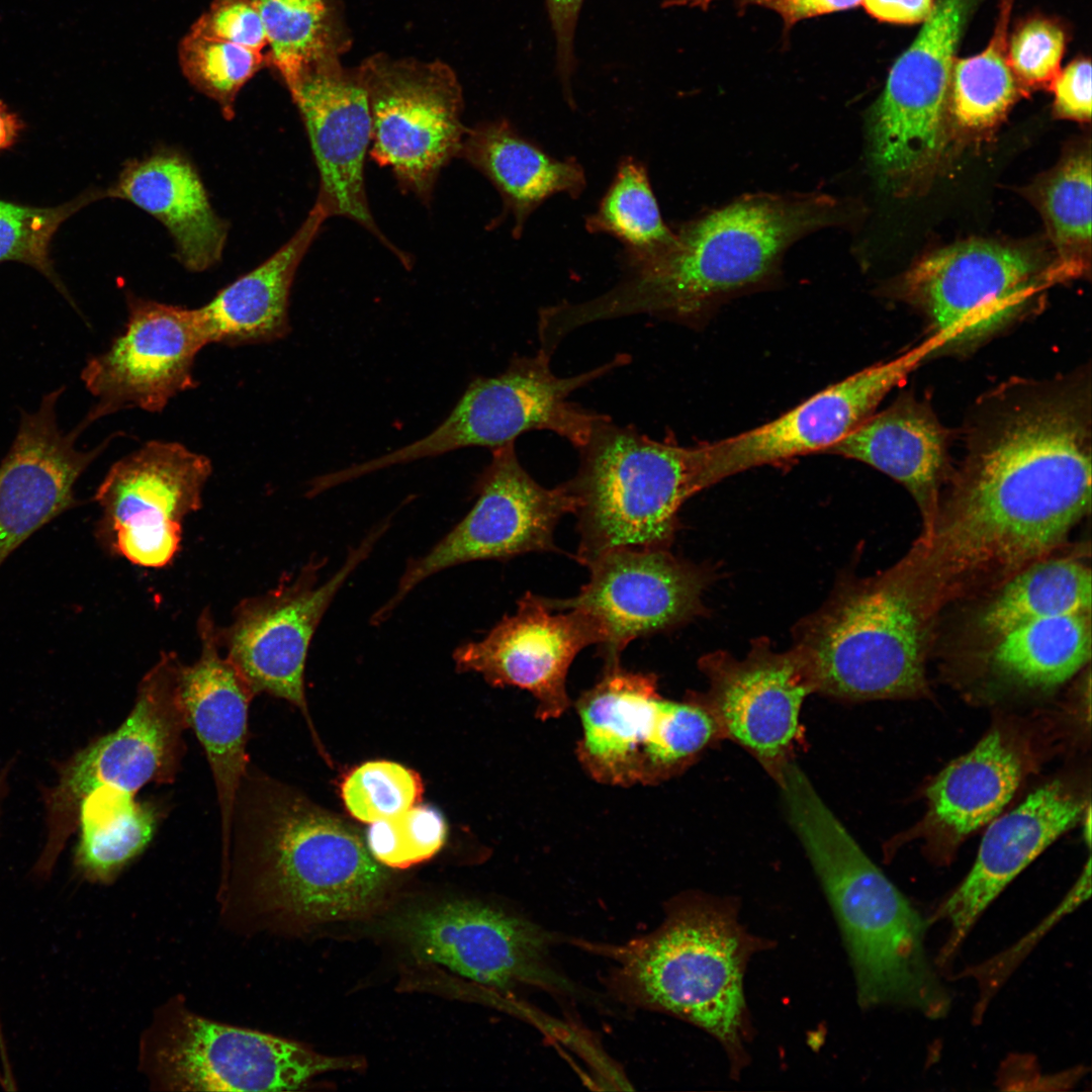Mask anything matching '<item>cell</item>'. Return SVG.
<instances>
[{"label": "cell", "mask_w": 1092, "mask_h": 1092, "mask_svg": "<svg viewBox=\"0 0 1092 1092\" xmlns=\"http://www.w3.org/2000/svg\"><path fill=\"white\" fill-rule=\"evenodd\" d=\"M850 213L848 201L824 193L742 196L681 224L655 256L624 264L610 290L563 302L560 322L569 332L636 314L695 323L721 300L771 278L792 244L842 226Z\"/></svg>", "instance_id": "cell-1"}, {"label": "cell", "mask_w": 1092, "mask_h": 1092, "mask_svg": "<svg viewBox=\"0 0 1092 1092\" xmlns=\"http://www.w3.org/2000/svg\"><path fill=\"white\" fill-rule=\"evenodd\" d=\"M221 868L233 897L306 926L368 914L387 885L384 870L351 828L251 765Z\"/></svg>", "instance_id": "cell-2"}, {"label": "cell", "mask_w": 1092, "mask_h": 1092, "mask_svg": "<svg viewBox=\"0 0 1092 1092\" xmlns=\"http://www.w3.org/2000/svg\"><path fill=\"white\" fill-rule=\"evenodd\" d=\"M777 783L841 932L858 1005L945 1017L951 997L926 953L928 919L866 854L795 761Z\"/></svg>", "instance_id": "cell-3"}, {"label": "cell", "mask_w": 1092, "mask_h": 1092, "mask_svg": "<svg viewBox=\"0 0 1092 1092\" xmlns=\"http://www.w3.org/2000/svg\"><path fill=\"white\" fill-rule=\"evenodd\" d=\"M762 947L739 922L734 901L689 893L670 902L655 930L614 948L611 983L625 1002L711 1034L738 1076L748 1061L750 1035L744 976Z\"/></svg>", "instance_id": "cell-4"}, {"label": "cell", "mask_w": 1092, "mask_h": 1092, "mask_svg": "<svg viewBox=\"0 0 1092 1092\" xmlns=\"http://www.w3.org/2000/svg\"><path fill=\"white\" fill-rule=\"evenodd\" d=\"M578 451V469L564 484L577 519L574 558L583 566L616 549H668L680 507L707 487L703 445L653 440L606 415Z\"/></svg>", "instance_id": "cell-5"}, {"label": "cell", "mask_w": 1092, "mask_h": 1092, "mask_svg": "<svg viewBox=\"0 0 1092 1092\" xmlns=\"http://www.w3.org/2000/svg\"><path fill=\"white\" fill-rule=\"evenodd\" d=\"M888 569L846 579L795 629L816 693L845 701L905 699L926 691L924 623Z\"/></svg>", "instance_id": "cell-6"}, {"label": "cell", "mask_w": 1092, "mask_h": 1092, "mask_svg": "<svg viewBox=\"0 0 1092 1092\" xmlns=\"http://www.w3.org/2000/svg\"><path fill=\"white\" fill-rule=\"evenodd\" d=\"M182 662L163 652L141 679L124 721L56 763L57 783L41 787L47 839L34 874L49 877L70 836L77 831L78 806L84 796L102 790L135 799L150 784H171L186 751L189 728L180 695Z\"/></svg>", "instance_id": "cell-7"}, {"label": "cell", "mask_w": 1092, "mask_h": 1092, "mask_svg": "<svg viewBox=\"0 0 1092 1092\" xmlns=\"http://www.w3.org/2000/svg\"><path fill=\"white\" fill-rule=\"evenodd\" d=\"M551 357L541 351L534 356H514L495 376L476 377L453 410L429 435L369 461L353 464L355 478L399 464L437 457L470 447L490 450L515 443L530 431H549L579 450L588 441L602 414L570 401L569 395L590 382L630 363L631 356L618 354L588 371L557 376Z\"/></svg>", "instance_id": "cell-8"}, {"label": "cell", "mask_w": 1092, "mask_h": 1092, "mask_svg": "<svg viewBox=\"0 0 1092 1092\" xmlns=\"http://www.w3.org/2000/svg\"><path fill=\"white\" fill-rule=\"evenodd\" d=\"M371 116L368 154L398 187L430 203L443 168L458 158L467 127L462 87L442 61L378 53L360 64Z\"/></svg>", "instance_id": "cell-9"}, {"label": "cell", "mask_w": 1092, "mask_h": 1092, "mask_svg": "<svg viewBox=\"0 0 1092 1092\" xmlns=\"http://www.w3.org/2000/svg\"><path fill=\"white\" fill-rule=\"evenodd\" d=\"M154 1084L187 1091H289L312 1078L359 1069L356 1058L330 1057L260 1031L176 1010L145 1040Z\"/></svg>", "instance_id": "cell-10"}, {"label": "cell", "mask_w": 1092, "mask_h": 1092, "mask_svg": "<svg viewBox=\"0 0 1092 1092\" xmlns=\"http://www.w3.org/2000/svg\"><path fill=\"white\" fill-rule=\"evenodd\" d=\"M473 489L471 510L426 554L410 561L394 594L372 615L373 625L387 620L418 584L449 567L556 550L554 530L572 514L573 498L564 483L539 484L522 466L515 443L491 450Z\"/></svg>", "instance_id": "cell-11"}, {"label": "cell", "mask_w": 1092, "mask_h": 1092, "mask_svg": "<svg viewBox=\"0 0 1092 1092\" xmlns=\"http://www.w3.org/2000/svg\"><path fill=\"white\" fill-rule=\"evenodd\" d=\"M389 525L386 520L375 527L325 582H318L324 560L312 559L292 578L242 600L231 624L217 628L224 656L255 696L285 700L308 717L304 669L312 637L339 589Z\"/></svg>", "instance_id": "cell-12"}, {"label": "cell", "mask_w": 1092, "mask_h": 1092, "mask_svg": "<svg viewBox=\"0 0 1092 1092\" xmlns=\"http://www.w3.org/2000/svg\"><path fill=\"white\" fill-rule=\"evenodd\" d=\"M211 472L210 459L183 444H144L113 463L95 492L102 510L98 541L134 565H169L180 550L183 521L201 508Z\"/></svg>", "instance_id": "cell-13"}, {"label": "cell", "mask_w": 1092, "mask_h": 1092, "mask_svg": "<svg viewBox=\"0 0 1092 1092\" xmlns=\"http://www.w3.org/2000/svg\"><path fill=\"white\" fill-rule=\"evenodd\" d=\"M1064 275L1028 254L988 243L958 244L917 263L903 291L948 346L979 342L1008 325L1048 284Z\"/></svg>", "instance_id": "cell-14"}, {"label": "cell", "mask_w": 1092, "mask_h": 1092, "mask_svg": "<svg viewBox=\"0 0 1092 1092\" xmlns=\"http://www.w3.org/2000/svg\"><path fill=\"white\" fill-rule=\"evenodd\" d=\"M414 953L500 990L533 986L561 995L577 988L549 962L556 937L519 915L474 900H452L400 921Z\"/></svg>", "instance_id": "cell-15"}, {"label": "cell", "mask_w": 1092, "mask_h": 1092, "mask_svg": "<svg viewBox=\"0 0 1092 1092\" xmlns=\"http://www.w3.org/2000/svg\"><path fill=\"white\" fill-rule=\"evenodd\" d=\"M970 0H936L890 70L869 123L871 162L884 178L915 173L936 157L956 48Z\"/></svg>", "instance_id": "cell-16"}, {"label": "cell", "mask_w": 1092, "mask_h": 1092, "mask_svg": "<svg viewBox=\"0 0 1092 1092\" xmlns=\"http://www.w3.org/2000/svg\"><path fill=\"white\" fill-rule=\"evenodd\" d=\"M126 301L123 332L81 372L97 398L84 417L90 424L124 408L161 413L173 397L196 387L195 359L209 344L197 308L134 295Z\"/></svg>", "instance_id": "cell-17"}, {"label": "cell", "mask_w": 1092, "mask_h": 1092, "mask_svg": "<svg viewBox=\"0 0 1092 1092\" xmlns=\"http://www.w3.org/2000/svg\"><path fill=\"white\" fill-rule=\"evenodd\" d=\"M945 346L937 334L903 355L864 368L778 419L703 444L707 487L750 468L824 452L862 424L928 355Z\"/></svg>", "instance_id": "cell-18"}, {"label": "cell", "mask_w": 1092, "mask_h": 1092, "mask_svg": "<svg viewBox=\"0 0 1092 1092\" xmlns=\"http://www.w3.org/2000/svg\"><path fill=\"white\" fill-rule=\"evenodd\" d=\"M585 567L589 578L576 596L546 600L553 610L576 609L595 621L604 665L620 663L633 640L670 630L702 612L706 573L668 549H616Z\"/></svg>", "instance_id": "cell-19"}, {"label": "cell", "mask_w": 1092, "mask_h": 1092, "mask_svg": "<svg viewBox=\"0 0 1092 1092\" xmlns=\"http://www.w3.org/2000/svg\"><path fill=\"white\" fill-rule=\"evenodd\" d=\"M709 681L697 696L714 715L721 736L750 752L776 779L800 735V712L816 693L812 670L793 648L777 652L767 639H756L743 659L723 651L699 661Z\"/></svg>", "instance_id": "cell-20"}, {"label": "cell", "mask_w": 1092, "mask_h": 1092, "mask_svg": "<svg viewBox=\"0 0 1092 1092\" xmlns=\"http://www.w3.org/2000/svg\"><path fill=\"white\" fill-rule=\"evenodd\" d=\"M303 121L318 175L315 202L328 218L357 222L404 264L410 259L381 233L371 213L365 185V159L371 143V116L360 65L340 59L305 67L286 87Z\"/></svg>", "instance_id": "cell-21"}, {"label": "cell", "mask_w": 1092, "mask_h": 1092, "mask_svg": "<svg viewBox=\"0 0 1092 1092\" xmlns=\"http://www.w3.org/2000/svg\"><path fill=\"white\" fill-rule=\"evenodd\" d=\"M601 632L583 612L553 610L546 598L526 593L516 612L478 641L453 652L456 669L476 672L492 687H517L537 701L536 717L556 719L570 706L566 678L575 656L599 645Z\"/></svg>", "instance_id": "cell-22"}, {"label": "cell", "mask_w": 1092, "mask_h": 1092, "mask_svg": "<svg viewBox=\"0 0 1092 1092\" xmlns=\"http://www.w3.org/2000/svg\"><path fill=\"white\" fill-rule=\"evenodd\" d=\"M65 387L44 394L33 412L21 414L16 436L0 463V565L35 531L74 507V486L115 435L91 450L77 448L87 428L66 432L57 405Z\"/></svg>", "instance_id": "cell-23"}, {"label": "cell", "mask_w": 1092, "mask_h": 1092, "mask_svg": "<svg viewBox=\"0 0 1092 1092\" xmlns=\"http://www.w3.org/2000/svg\"><path fill=\"white\" fill-rule=\"evenodd\" d=\"M1088 805L1067 786L1053 782L991 821L971 871L928 919L929 923L946 921L949 927L937 965L946 966L987 907L1049 845L1079 822Z\"/></svg>", "instance_id": "cell-24"}, {"label": "cell", "mask_w": 1092, "mask_h": 1092, "mask_svg": "<svg viewBox=\"0 0 1092 1092\" xmlns=\"http://www.w3.org/2000/svg\"><path fill=\"white\" fill-rule=\"evenodd\" d=\"M652 672L604 665L597 684L575 704L582 736L576 756L596 782L619 787L657 785V756L666 699Z\"/></svg>", "instance_id": "cell-25"}, {"label": "cell", "mask_w": 1092, "mask_h": 1092, "mask_svg": "<svg viewBox=\"0 0 1092 1092\" xmlns=\"http://www.w3.org/2000/svg\"><path fill=\"white\" fill-rule=\"evenodd\" d=\"M217 628L205 608L197 621L200 654L192 664L182 663L180 695L189 728L204 750L213 778L223 860L237 795L250 765L248 715L255 695L222 654Z\"/></svg>", "instance_id": "cell-26"}, {"label": "cell", "mask_w": 1092, "mask_h": 1092, "mask_svg": "<svg viewBox=\"0 0 1092 1092\" xmlns=\"http://www.w3.org/2000/svg\"><path fill=\"white\" fill-rule=\"evenodd\" d=\"M102 197L126 200L158 219L187 270L202 272L220 260L226 223L215 213L196 169L182 154L160 150L128 161Z\"/></svg>", "instance_id": "cell-27"}, {"label": "cell", "mask_w": 1092, "mask_h": 1092, "mask_svg": "<svg viewBox=\"0 0 1092 1092\" xmlns=\"http://www.w3.org/2000/svg\"><path fill=\"white\" fill-rule=\"evenodd\" d=\"M825 452L863 462L903 484L920 509L923 532L931 527L946 467V434L929 406L901 396Z\"/></svg>", "instance_id": "cell-28"}, {"label": "cell", "mask_w": 1092, "mask_h": 1092, "mask_svg": "<svg viewBox=\"0 0 1092 1092\" xmlns=\"http://www.w3.org/2000/svg\"><path fill=\"white\" fill-rule=\"evenodd\" d=\"M328 218L314 202L307 216L268 259L197 308L209 344H268L291 331L288 307L296 271Z\"/></svg>", "instance_id": "cell-29"}, {"label": "cell", "mask_w": 1092, "mask_h": 1092, "mask_svg": "<svg viewBox=\"0 0 1092 1092\" xmlns=\"http://www.w3.org/2000/svg\"><path fill=\"white\" fill-rule=\"evenodd\" d=\"M458 158L497 190L504 211L514 218L515 239L522 236L531 213L548 198L556 194L577 198L586 186L584 170L574 158L552 157L503 118L467 127Z\"/></svg>", "instance_id": "cell-30"}, {"label": "cell", "mask_w": 1092, "mask_h": 1092, "mask_svg": "<svg viewBox=\"0 0 1092 1092\" xmlns=\"http://www.w3.org/2000/svg\"><path fill=\"white\" fill-rule=\"evenodd\" d=\"M1023 771L1018 749L1000 730H992L928 786L925 826L951 849L1000 814L1019 787Z\"/></svg>", "instance_id": "cell-31"}, {"label": "cell", "mask_w": 1092, "mask_h": 1092, "mask_svg": "<svg viewBox=\"0 0 1092 1092\" xmlns=\"http://www.w3.org/2000/svg\"><path fill=\"white\" fill-rule=\"evenodd\" d=\"M1091 613L1048 617L999 637L990 658L995 671L1016 685L1050 689L1070 679L1091 655Z\"/></svg>", "instance_id": "cell-32"}, {"label": "cell", "mask_w": 1092, "mask_h": 1092, "mask_svg": "<svg viewBox=\"0 0 1092 1092\" xmlns=\"http://www.w3.org/2000/svg\"><path fill=\"white\" fill-rule=\"evenodd\" d=\"M161 818L154 802L123 799L100 790L88 793L78 806L76 873L95 884H109L146 849Z\"/></svg>", "instance_id": "cell-33"}, {"label": "cell", "mask_w": 1092, "mask_h": 1092, "mask_svg": "<svg viewBox=\"0 0 1092 1092\" xmlns=\"http://www.w3.org/2000/svg\"><path fill=\"white\" fill-rule=\"evenodd\" d=\"M267 37V65L287 87L307 66L340 59L352 44L341 0H253Z\"/></svg>", "instance_id": "cell-34"}, {"label": "cell", "mask_w": 1092, "mask_h": 1092, "mask_svg": "<svg viewBox=\"0 0 1092 1092\" xmlns=\"http://www.w3.org/2000/svg\"><path fill=\"white\" fill-rule=\"evenodd\" d=\"M1091 572L1071 558L1040 559L1007 579L983 610L980 627L995 639L1025 623L1091 613Z\"/></svg>", "instance_id": "cell-35"}, {"label": "cell", "mask_w": 1092, "mask_h": 1092, "mask_svg": "<svg viewBox=\"0 0 1092 1092\" xmlns=\"http://www.w3.org/2000/svg\"><path fill=\"white\" fill-rule=\"evenodd\" d=\"M590 234L614 237L624 248L623 264L646 260L667 248L674 230L663 220L643 163L627 156L598 208L585 219Z\"/></svg>", "instance_id": "cell-36"}, {"label": "cell", "mask_w": 1092, "mask_h": 1092, "mask_svg": "<svg viewBox=\"0 0 1092 1092\" xmlns=\"http://www.w3.org/2000/svg\"><path fill=\"white\" fill-rule=\"evenodd\" d=\"M1014 0H1003L988 46L960 59L951 72V108L958 122L970 128L989 126L1013 103L1018 81L1008 61L1007 28Z\"/></svg>", "instance_id": "cell-37"}, {"label": "cell", "mask_w": 1092, "mask_h": 1092, "mask_svg": "<svg viewBox=\"0 0 1092 1092\" xmlns=\"http://www.w3.org/2000/svg\"><path fill=\"white\" fill-rule=\"evenodd\" d=\"M178 63L187 81L213 100L224 118L236 112L242 88L267 65L266 54L192 29L178 44Z\"/></svg>", "instance_id": "cell-38"}, {"label": "cell", "mask_w": 1092, "mask_h": 1092, "mask_svg": "<svg viewBox=\"0 0 1092 1092\" xmlns=\"http://www.w3.org/2000/svg\"><path fill=\"white\" fill-rule=\"evenodd\" d=\"M98 197L101 193L89 192L56 207L27 206L0 199V262L16 261L37 269L74 304L54 271L50 245L65 219Z\"/></svg>", "instance_id": "cell-39"}, {"label": "cell", "mask_w": 1092, "mask_h": 1092, "mask_svg": "<svg viewBox=\"0 0 1092 1092\" xmlns=\"http://www.w3.org/2000/svg\"><path fill=\"white\" fill-rule=\"evenodd\" d=\"M420 776L387 760L365 762L351 770L341 785V796L356 819L373 823L397 815L422 798Z\"/></svg>", "instance_id": "cell-40"}, {"label": "cell", "mask_w": 1092, "mask_h": 1092, "mask_svg": "<svg viewBox=\"0 0 1092 1092\" xmlns=\"http://www.w3.org/2000/svg\"><path fill=\"white\" fill-rule=\"evenodd\" d=\"M447 825L441 812L429 805L413 806L373 822L367 832L372 856L390 868L405 869L434 856L444 845Z\"/></svg>", "instance_id": "cell-41"}, {"label": "cell", "mask_w": 1092, "mask_h": 1092, "mask_svg": "<svg viewBox=\"0 0 1092 1092\" xmlns=\"http://www.w3.org/2000/svg\"><path fill=\"white\" fill-rule=\"evenodd\" d=\"M1044 211L1054 238L1062 249L1083 248L1091 240V160L1080 155L1069 160L1044 191Z\"/></svg>", "instance_id": "cell-42"}, {"label": "cell", "mask_w": 1092, "mask_h": 1092, "mask_svg": "<svg viewBox=\"0 0 1092 1092\" xmlns=\"http://www.w3.org/2000/svg\"><path fill=\"white\" fill-rule=\"evenodd\" d=\"M1065 44L1063 29L1051 19L1033 17L1018 25L1008 41V61L1017 81L1052 84L1060 73Z\"/></svg>", "instance_id": "cell-43"}, {"label": "cell", "mask_w": 1092, "mask_h": 1092, "mask_svg": "<svg viewBox=\"0 0 1092 1092\" xmlns=\"http://www.w3.org/2000/svg\"><path fill=\"white\" fill-rule=\"evenodd\" d=\"M190 29L258 52L267 48L263 21L253 0H211Z\"/></svg>", "instance_id": "cell-44"}, {"label": "cell", "mask_w": 1092, "mask_h": 1092, "mask_svg": "<svg viewBox=\"0 0 1092 1092\" xmlns=\"http://www.w3.org/2000/svg\"><path fill=\"white\" fill-rule=\"evenodd\" d=\"M1055 109L1063 117L1088 121L1091 118V63L1080 58L1071 62L1051 84Z\"/></svg>", "instance_id": "cell-45"}, {"label": "cell", "mask_w": 1092, "mask_h": 1092, "mask_svg": "<svg viewBox=\"0 0 1092 1092\" xmlns=\"http://www.w3.org/2000/svg\"><path fill=\"white\" fill-rule=\"evenodd\" d=\"M556 40L557 70L566 99L573 105L570 81L575 68L574 36L583 0H545Z\"/></svg>", "instance_id": "cell-46"}, {"label": "cell", "mask_w": 1092, "mask_h": 1092, "mask_svg": "<svg viewBox=\"0 0 1092 1092\" xmlns=\"http://www.w3.org/2000/svg\"><path fill=\"white\" fill-rule=\"evenodd\" d=\"M741 6L755 5L777 12L790 27L800 20L851 9L861 0H738Z\"/></svg>", "instance_id": "cell-47"}, {"label": "cell", "mask_w": 1092, "mask_h": 1092, "mask_svg": "<svg viewBox=\"0 0 1092 1092\" xmlns=\"http://www.w3.org/2000/svg\"><path fill=\"white\" fill-rule=\"evenodd\" d=\"M861 3L873 17L900 24L924 22L934 5L933 0H861Z\"/></svg>", "instance_id": "cell-48"}, {"label": "cell", "mask_w": 1092, "mask_h": 1092, "mask_svg": "<svg viewBox=\"0 0 1092 1092\" xmlns=\"http://www.w3.org/2000/svg\"><path fill=\"white\" fill-rule=\"evenodd\" d=\"M23 128L24 123L18 114L0 100V152L12 147Z\"/></svg>", "instance_id": "cell-49"}, {"label": "cell", "mask_w": 1092, "mask_h": 1092, "mask_svg": "<svg viewBox=\"0 0 1092 1092\" xmlns=\"http://www.w3.org/2000/svg\"><path fill=\"white\" fill-rule=\"evenodd\" d=\"M714 0H663L664 7L689 6L707 8Z\"/></svg>", "instance_id": "cell-50"}, {"label": "cell", "mask_w": 1092, "mask_h": 1092, "mask_svg": "<svg viewBox=\"0 0 1092 1092\" xmlns=\"http://www.w3.org/2000/svg\"><path fill=\"white\" fill-rule=\"evenodd\" d=\"M13 762H14V760H10L0 770V811H1V804H2V802L4 800V798L7 796V793H8V790H9V783H8L9 772L11 770Z\"/></svg>", "instance_id": "cell-51"}, {"label": "cell", "mask_w": 1092, "mask_h": 1092, "mask_svg": "<svg viewBox=\"0 0 1092 1092\" xmlns=\"http://www.w3.org/2000/svg\"><path fill=\"white\" fill-rule=\"evenodd\" d=\"M1084 838L1085 841L1090 844L1091 841V808L1087 806L1084 812Z\"/></svg>", "instance_id": "cell-52"}]
</instances>
